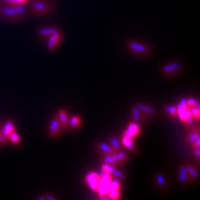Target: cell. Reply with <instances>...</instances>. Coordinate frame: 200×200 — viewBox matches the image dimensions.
<instances>
[{
	"instance_id": "obj_1",
	"label": "cell",
	"mask_w": 200,
	"mask_h": 200,
	"mask_svg": "<svg viewBox=\"0 0 200 200\" xmlns=\"http://www.w3.org/2000/svg\"><path fill=\"white\" fill-rule=\"evenodd\" d=\"M127 45L129 47V48L132 52L136 53L138 54H142V55H146L149 53V48L148 46L145 44L137 41L129 40L127 42Z\"/></svg>"
},
{
	"instance_id": "obj_2",
	"label": "cell",
	"mask_w": 200,
	"mask_h": 200,
	"mask_svg": "<svg viewBox=\"0 0 200 200\" xmlns=\"http://www.w3.org/2000/svg\"><path fill=\"white\" fill-rule=\"evenodd\" d=\"M85 179H86V183L87 184L89 185V187L93 191H97L99 180H100V175L95 172H89L87 173Z\"/></svg>"
},
{
	"instance_id": "obj_3",
	"label": "cell",
	"mask_w": 200,
	"mask_h": 200,
	"mask_svg": "<svg viewBox=\"0 0 200 200\" xmlns=\"http://www.w3.org/2000/svg\"><path fill=\"white\" fill-rule=\"evenodd\" d=\"M32 8L36 13L38 14H44L48 13L49 11V5L42 0H36L32 4Z\"/></svg>"
},
{
	"instance_id": "obj_4",
	"label": "cell",
	"mask_w": 200,
	"mask_h": 200,
	"mask_svg": "<svg viewBox=\"0 0 200 200\" xmlns=\"http://www.w3.org/2000/svg\"><path fill=\"white\" fill-rule=\"evenodd\" d=\"M61 39H62V33L58 31V33H54L50 37H48V43H47V47L48 49L51 52H53L58 47V43H60Z\"/></svg>"
},
{
	"instance_id": "obj_5",
	"label": "cell",
	"mask_w": 200,
	"mask_h": 200,
	"mask_svg": "<svg viewBox=\"0 0 200 200\" xmlns=\"http://www.w3.org/2000/svg\"><path fill=\"white\" fill-rule=\"evenodd\" d=\"M61 129H62V125L58 119L53 118L51 120L50 125H49V135L53 138L58 136L61 133Z\"/></svg>"
},
{
	"instance_id": "obj_6",
	"label": "cell",
	"mask_w": 200,
	"mask_h": 200,
	"mask_svg": "<svg viewBox=\"0 0 200 200\" xmlns=\"http://www.w3.org/2000/svg\"><path fill=\"white\" fill-rule=\"evenodd\" d=\"M181 69V64H180L178 62H173V63H168V64H165L163 67L162 71L163 74H174V73H177Z\"/></svg>"
},
{
	"instance_id": "obj_7",
	"label": "cell",
	"mask_w": 200,
	"mask_h": 200,
	"mask_svg": "<svg viewBox=\"0 0 200 200\" xmlns=\"http://www.w3.org/2000/svg\"><path fill=\"white\" fill-rule=\"evenodd\" d=\"M140 132L139 124H136L134 122H132L129 124V126L127 128V129L124 131V134L128 135L129 137L133 138L134 139V138L137 136Z\"/></svg>"
},
{
	"instance_id": "obj_8",
	"label": "cell",
	"mask_w": 200,
	"mask_h": 200,
	"mask_svg": "<svg viewBox=\"0 0 200 200\" xmlns=\"http://www.w3.org/2000/svg\"><path fill=\"white\" fill-rule=\"evenodd\" d=\"M137 107L139 108L140 111L142 112V114L148 115V116H154L155 115V110L152 106H150L149 104H143L140 103L137 105Z\"/></svg>"
},
{
	"instance_id": "obj_9",
	"label": "cell",
	"mask_w": 200,
	"mask_h": 200,
	"mask_svg": "<svg viewBox=\"0 0 200 200\" xmlns=\"http://www.w3.org/2000/svg\"><path fill=\"white\" fill-rule=\"evenodd\" d=\"M189 176L188 173L186 165H182L180 166L178 169V181L181 183H187L189 181Z\"/></svg>"
},
{
	"instance_id": "obj_10",
	"label": "cell",
	"mask_w": 200,
	"mask_h": 200,
	"mask_svg": "<svg viewBox=\"0 0 200 200\" xmlns=\"http://www.w3.org/2000/svg\"><path fill=\"white\" fill-rule=\"evenodd\" d=\"M122 144L124 147L127 148L130 151H134L135 149V144L134 142V139L131 137H129L128 135L124 134L122 137Z\"/></svg>"
},
{
	"instance_id": "obj_11",
	"label": "cell",
	"mask_w": 200,
	"mask_h": 200,
	"mask_svg": "<svg viewBox=\"0 0 200 200\" xmlns=\"http://www.w3.org/2000/svg\"><path fill=\"white\" fill-rule=\"evenodd\" d=\"M58 30L55 28H51V27H43L38 29V33L44 38H48L54 33H58Z\"/></svg>"
},
{
	"instance_id": "obj_12",
	"label": "cell",
	"mask_w": 200,
	"mask_h": 200,
	"mask_svg": "<svg viewBox=\"0 0 200 200\" xmlns=\"http://www.w3.org/2000/svg\"><path fill=\"white\" fill-rule=\"evenodd\" d=\"M132 119L133 122L138 124H139L142 122L143 114L137 106H134L132 108Z\"/></svg>"
},
{
	"instance_id": "obj_13",
	"label": "cell",
	"mask_w": 200,
	"mask_h": 200,
	"mask_svg": "<svg viewBox=\"0 0 200 200\" xmlns=\"http://www.w3.org/2000/svg\"><path fill=\"white\" fill-rule=\"evenodd\" d=\"M177 115L183 123L188 121V120H189V119H193L192 114H191V112H190V109L188 107L186 108V109H183L181 111L178 112Z\"/></svg>"
},
{
	"instance_id": "obj_14",
	"label": "cell",
	"mask_w": 200,
	"mask_h": 200,
	"mask_svg": "<svg viewBox=\"0 0 200 200\" xmlns=\"http://www.w3.org/2000/svg\"><path fill=\"white\" fill-rule=\"evenodd\" d=\"M15 131V126L12 122H8L3 127V130H2V134L3 137L8 138V136L12 134L13 132Z\"/></svg>"
},
{
	"instance_id": "obj_15",
	"label": "cell",
	"mask_w": 200,
	"mask_h": 200,
	"mask_svg": "<svg viewBox=\"0 0 200 200\" xmlns=\"http://www.w3.org/2000/svg\"><path fill=\"white\" fill-rule=\"evenodd\" d=\"M3 13L10 18H13V19H17V18H20V16L16 13L15 10L13 9L12 6L8 5L7 7H4L3 8Z\"/></svg>"
},
{
	"instance_id": "obj_16",
	"label": "cell",
	"mask_w": 200,
	"mask_h": 200,
	"mask_svg": "<svg viewBox=\"0 0 200 200\" xmlns=\"http://www.w3.org/2000/svg\"><path fill=\"white\" fill-rule=\"evenodd\" d=\"M99 149L101 153H103L104 154H114L115 150L112 148L111 145L107 144L105 143H101L99 144Z\"/></svg>"
},
{
	"instance_id": "obj_17",
	"label": "cell",
	"mask_w": 200,
	"mask_h": 200,
	"mask_svg": "<svg viewBox=\"0 0 200 200\" xmlns=\"http://www.w3.org/2000/svg\"><path fill=\"white\" fill-rule=\"evenodd\" d=\"M103 160H104V162L106 163L115 165V166H117V165L119 163V160L117 159L115 153H114V154H104V157L103 158Z\"/></svg>"
},
{
	"instance_id": "obj_18",
	"label": "cell",
	"mask_w": 200,
	"mask_h": 200,
	"mask_svg": "<svg viewBox=\"0 0 200 200\" xmlns=\"http://www.w3.org/2000/svg\"><path fill=\"white\" fill-rule=\"evenodd\" d=\"M58 120L60 122L62 127L68 126V123H69V117L68 114L66 113L64 110H60L58 112Z\"/></svg>"
},
{
	"instance_id": "obj_19",
	"label": "cell",
	"mask_w": 200,
	"mask_h": 200,
	"mask_svg": "<svg viewBox=\"0 0 200 200\" xmlns=\"http://www.w3.org/2000/svg\"><path fill=\"white\" fill-rule=\"evenodd\" d=\"M186 168H187L189 178H191L193 180H197L198 178V173L197 169L195 168L194 166H193L192 164H187L186 165Z\"/></svg>"
},
{
	"instance_id": "obj_20",
	"label": "cell",
	"mask_w": 200,
	"mask_h": 200,
	"mask_svg": "<svg viewBox=\"0 0 200 200\" xmlns=\"http://www.w3.org/2000/svg\"><path fill=\"white\" fill-rule=\"evenodd\" d=\"M120 188H121L120 180L116 178H115V179L112 178L110 180V182L109 183V184H108V189H109V191H112V190H118V191H119Z\"/></svg>"
},
{
	"instance_id": "obj_21",
	"label": "cell",
	"mask_w": 200,
	"mask_h": 200,
	"mask_svg": "<svg viewBox=\"0 0 200 200\" xmlns=\"http://www.w3.org/2000/svg\"><path fill=\"white\" fill-rule=\"evenodd\" d=\"M82 120L81 118L79 116L72 117L71 119H69V123H68V126L69 128L74 129V128H78L79 125H81Z\"/></svg>"
},
{
	"instance_id": "obj_22",
	"label": "cell",
	"mask_w": 200,
	"mask_h": 200,
	"mask_svg": "<svg viewBox=\"0 0 200 200\" xmlns=\"http://www.w3.org/2000/svg\"><path fill=\"white\" fill-rule=\"evenodd\" d=\"M200 139L199 136V131H198V129H193L191 133H190L188 136V141L189 143L190 144H193V143L196 141L197 139Z\"/></svg>"
},
{
	"instance_id": "obj_23",
	"label": "cell",
	"mask_w": 200,
	"mask_h": 200,
	"mask_svg": "<svg viewBox=\"0 0 200 200\" xmlns=\"http://www.w3.org/2000/svg\"><path fill=\"white\" fill-rule=\"evenodd\" d=\"M163 110H164L166 113L169 114L170 116L175 117L177 116L178 111H177V108L174 106H172V105H166V106L163 107Z\"/></svg>"
},
{
	"instance_id": "obj_24",
	"label": "cell",
	"mask_w": 200,
	"mask_h": 200,
	"mask_svg": "<svg viewBox=\"0 0 200 200\" xmlns=\"http://www.w3.org/2000/svg\"><path fill=\"white\" fill-rule=\"evenodd\" d=\"M12 7H13V8L15 10V12L17 13H18V15L20 16H23L26 13V9L25 8L23 7L22 4H14V5H11Z\"/></svg>"
},
{
	"instance_id": "obj_25",
	"label": "cell",
	"mask_w": 200,
	"mask_h": 200,
	"mask_svg": "<svg viewBox=\"0 0 200 200\" xmlns=\"http://www.w3.org/2000/svg\"><path fill=\"white\" fill-rule=\"evenodd\" d=\"M110 142H111V146L112 148L115 150V152H118L120 150V148H121V144L119 142V140L117 139V138L114 137L112 138L111 140H110Z\"/></svg>"
},
{
	"instance_id": "obj_26",
	"label": "cell",
	"mask_w": 200,
	"mask_h": 200,
	"mask_svg": "<svg viewBox=\"0 0 200 200\" xmlns=\"http://www.w3.org/2000/svg\"><path fill=\"white\" fill-rule=\"evenodd\" d=\"M115 155H116L117 159L119 160V163L126 162L127 160H128V155L124 152H120V150L115 153Z\"/></svg>"
},
{
	"instance_id": "obj_27",
	"label": "cell",
	"mask_w": 200,
	"mask_h": 200,
	"mask_svg": "<svg viewBox=\"0 0 200 200\" xmlns=\"http://www.w3.org/2000/svg\"><path fill=\"white\" fill-rule=\"evenodd\" d=\"M190 112L192 114L193 118L196 120H199L200 116V108L199 107H192L190 108Z\"/></svg>"
},
{
	"instance_id": "obj_28",
	"label": "cell",
	"mask_w": 200,
	"mask_h": 200,
	"mask_svg": "<svg viewBox=\"0 0 200 200\" xmlns=\"http://www.w3.org/2000/svg\"><path fill=\"white\" fill-rule=\"evenodd\" d=\"M155 179H156V182L159 184L160 188H163L166 185V180H165L164 177L163 176L162 174L160 173H158L156 176H155Z\"/></svg>"
},
{
	"instance_id": "obj_29",
	"label": "cell",
	"mask_w": 200,
	"mask_h": 200,
	"mask_svg": "<svg viewBox=\"0 0 200 200\" xmlns=\"http://www.w3.org/2000/svg\"><path fill=\"white\" fill-rule=\"evenodd\" d=\"M108 196L110 199H119L120 198V193H119V191L118 190H112V191H109L108 193Z\"/></svg>"
},
{
	"instance_id": "obj_30",
	"label": "cell",
	"mask_w": 200,
	"mask_h": 200,
	"mask_svg": "<svg viewBox=\"0 0 200 200\" xmlns=\"http://www.w3.org/2000/svg\"><path fill=\"white\" fill-rule=\"evenodd\" d=\"M8 138H9V139H10L13 144H18V143L20 142V138H19L18 134L15 131L13 132L12 134H10V135L8 136Z\"/></svg>"
},
{
	"instance_id": "obj_31",
	"label": "cell",
	"mask_w": 200,
	"mask_h": 200,
	"mask_svg": "<svg viewBox=\"0 0 200 200\" xmlns=\"http://www.w3.org/2000/svg\"><path fill=\"white\" fill-rule=\"evenodd\" d=\"M187 105L189 109L190 108H192V107H199V104H198V100H196V99H193V98L187 99Z\"/></svg>"
},
{
	"instance_id": "obj_32",
	"label": "cell",
	"mask_w": 200,
	"mask_h": 200,
	"mask_svg": "<svg viewBox=\"0 0 200 200\" xmlns=\"http://www.w3.org/2000/svg\"><path fill=\"white\" fill-rule=\"evenodd\" d=\"M193 154L196 156L198 159L200 158V149L199 148H194V150H193Z\"/></svg>"
},
{
	"instance_id": "obj_33",
	"label": "cell",
	"mask_w": 200,
	"mask_h": 200,
	"mask_svg": "<svg viewBox=\"0 0 200 200\" xmlns=\"http://www.w3.org/2000/svg\"><path fill=\"white\" fill-rule=\"evenodd\" d=\"M26 1H27V0H14V2H13V3L12 5H14V4H22V3H25Z\"/></svg>"
},
{
	"instance_id": "obj_34",
	"label": "cell",
	"mask_w": 200,
	"mask_h": 200,
	"mask_svg": "<svg viewBox=\"0 0 200 200\" xmlns=\"http://www.w3.org/2000/svg\"><path fill=\"white\" fill-rule=\"evenodd\" d=\"M5 140H6V138L3 137L2 134H0V144H3V143L5 142Z\"/></svg>"
},
{
	"instance_id": "obj_35",
	"label": "cell",
	"mask_w": 200,
	"mask_h": 200,
	"mask_svg": "<svg viewBox=\"0 0 200 200\" xmlns=\"http://www.w3.org/2000/svg\"><path fill=\"white\" fill-rule=\"evenodd\" d=\"M45 198L47 200H55L56 199L55 197H53V196H52V195H50V194L47 195V196L45 197Z\"/></svg>"
},
{
	"instance_id": "obj_36",
	"label": "cell",
	"mask_w": 200,
	"mask_h": 200,
	"mask_svg": "<svg viewBox=\"0 0 200 200\" xmlns=\"http://www.w3.org/2000/svg\"><path fill=\"white\" fill-rule=\"evenodd\" d=\"M4 2H6V3H8V5H12L13 3V2H14V0H3Z\"/></svg>"
},
{
	"instance_id": "obj_37",
	"label": "cell",
	"mask_w": 200,
	"mask_h": 200,
	"mask_svg": "<svg viewBox=\"0 0 200 200\" xmlns=\"http://www.w3.org/2000/svg\"><path fill=\"white\" fill-rule=\"evenodd\" d=\"M38 199H39V200H46V198H45V197H43V196H41V197H38Z\"/></svg>"
}]
</instances>
